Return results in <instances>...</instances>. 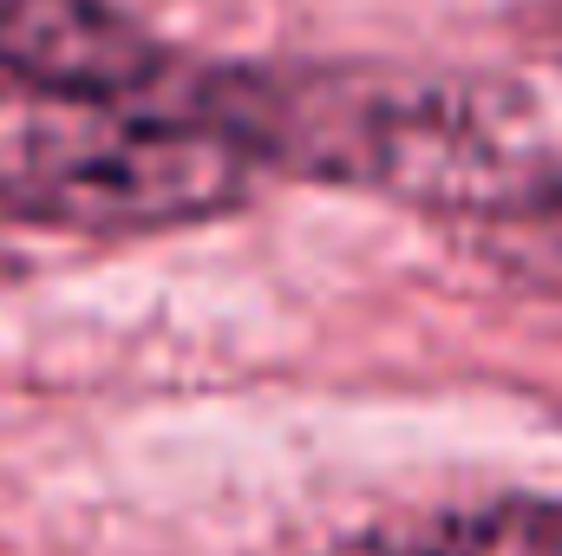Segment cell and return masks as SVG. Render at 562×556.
Segmentation results:
<instances>
[{
  "instance_id": "obj_1",
  "label": "cell",
  "mask_w": 562,
  "mask_h": 556,
  "mask_svg": "<svg viewBox=\"0 0 562 556\" xmlns=\"http://www.w3.org/2000/svg\"><path fill=\"white\" fill-rule=\"evenodd\" d=\"M196 112L243 144L249 164L347 177L438 210H491L550 177H530L524 151L464 92L373 86L347 73H229L196 92Z\"/></svg>"
},
{
  "instance_id": "obj_2",
  "label": "cell",
  "mask_w": 562,
  "mask_h": 556,
  "mask_svg": "<svg viewBox=\"0 0 562 556\" xmlns=\"http://www.w3.org/2000/svg\"><path fill=\"white\" fill-rule=\"evenodd\" d=\"M249 190V151L196 105H66L0 151V210L86 236H144L223 216Z\"/></svg>"
},
{
  "instance_id": "obj_3",
  "label": "cell",
  "mask_w": 562,
  "mask_h": 556,
  "mask_svg": "<svg viewBox=\"0 0 562 556\" xmlns=\"http://www.w3.org/2000/svg\"><path fill=\"white\" fill-rule=\"evenodd\" d=\"M157 79L164 46L112 0H0V99L119 105Z\"/></svg>"
},
{
  "instance_id": "obj_4",
  "label": "cell",
  "mask_w": 562,
  "mask_h": 556,
  "mask_svg": "<svg viewBox=\"0 0 562 556\" xmlns=\"http://www.w3.org/2000/svg\"><path fill=\"white\" fill-rule=\"evenodd\" d=\"M419 556H562V498H504L471 511Z\"/></svg>"
},
{
  "instance_id": "obj_5",
  "label": "cell",
  "mask_w": 562,
  "mask_h": 556,
  "mask_svg": "<svg viewBox=\"0 0 562 556\" xmlns=\"http://www.w3.org/2000/svg\"><path fill=\"white\" fill-rule=\"evenodd\" d=\"M537 197H543V203L562 216V170H550V177H543V190H537Z\"/></svg>"
}]
</instances>
